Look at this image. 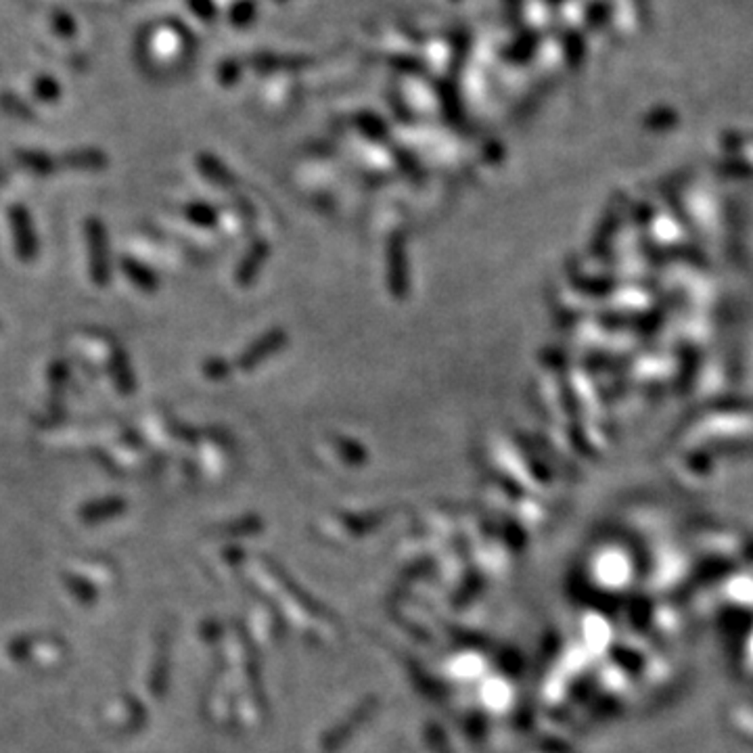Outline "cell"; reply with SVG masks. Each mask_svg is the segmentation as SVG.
<instances>
[{"label":"cell","mask_w":753,"mask_h":753,"mask_svg":"<svg viewBox=\"0 0 753 753\" xmlns=\"http://www.w3.org/2000/svg\"><path fill=\"white\" fill-rule=\"evenodd\" d=\"M11 222H13L15 235L20 232V254L23 255V258H32V255H36V241H34L32 235H27V231H30V220H27V214L23 212L21 208L11 209Z\"/></svg>","instance_id":"1"}]
</instances>
